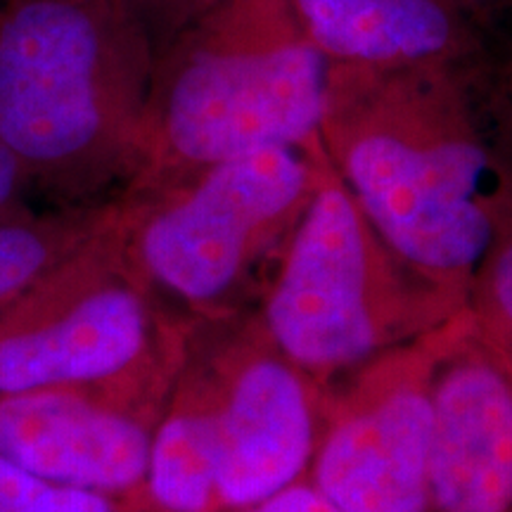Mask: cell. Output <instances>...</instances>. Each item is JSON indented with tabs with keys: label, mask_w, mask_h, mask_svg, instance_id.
I'll list each match as a JSON object with an SVG mask.
<instances>
[{
	"label": "cell",
	"mask_w": 512,
	"mask_h": 512,
	"mask_svg": "<svg viewBox=\"0 0 512 512\" xmlns=\"http://www.w3.org/2000/svg\"><path fill=\"white\" fill-rule=\"evenodd\" d=\"M110 207L31 209L0 219V318L105 221Z\"/></svg>",
	"instance_id": "4fadbf2b"
},
{
	"label": "cell",
	"mask_w": 512,
	"mask_h": 512,
	"mask_svg": "<svg viewBox=\"0 0 512 512\" xmlns=\"http://www.w3.org/2000/svg\"><path fill=\"white\" fill-rule=\"evenodd\" d=\"M330 64L399 67L451 62L477 69L482 29L458 0H290Z\"/></svg>",
	"instance_id": "8fae6325"
},
{
	"label": "cell",
	"mask_w": 512,
	"mask_h": 512,
	"mask_svg": "<svg viewBox=\"0 0 512 512\" xmlns=\"http://www.w3.org/2000/svg\"><path fill=\"white\" fill-rule=\"evenodd\" d=\"M157 320L128 261L119 202L0 318V394L150 380Z\"/></svg>",
	"instance_id": "5b68a950"
},
{
	"label": "cell",
	"mask_w": 512,
	"mask_h": 512,
	"mask_svg": "<svg viewBox=\"0 0 512 512\" xmlns=\"http://www.w3.org/2000/svg\"><path fill=\"white\" fill-rule=\"evenodd\" d=\"M0 512H117L110 496L69 489L0 458Z\"/></svg>",
	"instance_id": "9a60e30c"
},
{
	"label": "cell",
	"mask_w": 512,
	"mask_h": 512,
	"mask_svg": "<svg viewBox=\"0 0 512 512\" xmlns=\"http://www.w3.org/2000/svg\"><path fill=\"white\" fill-rule=\"evenodd\" d=\"M330 69L290 0H219L155 57L128 190L254 152L318 150Z\"/></svg>",
	"instance_id": "3957f363"
},
{
	"label": "cell",
	"mask_w": 512,
	"mask_h": 512,
	"mask_svg": "<svg viewBox=\"0 0 512 512\" xmlns=\"http://www.w3.org/2000/svg\"><path fill=\"white\" fill-rule=\"evenodd\" d=\"M458 3L482 31L489 27L496 17H501L505 10L512 8V0H458Z\"/></svg>",
	"instance_id": "ffe728a7"
},
{
	"label": "cell",
	"mask_w": 512,
	"mask_h": 512,
	"mask_svg": "<svg viewBox=\"0 0 512 512\" xmlns=\"http://www.w3.org/2000/svg\"><path fill=\"white\" fill-rule=\"evenodd\" d=\"M496 247L498 252L491 261L486 290H489V306L498 325V335L503 339L508 366L512 368V223L503 230Z\"/></svg>",
	"instance_id": "e0dca14e"
},
{
	"label": "cell",
	"mask_w": 512,
	"mask_h": 512,
	"mask_svg": "<svg viewBox=\"0 0 512 512\" xmlns=\"http://www.w3.org/2000/svg\"><path fill=\"white\" fill-rule=\"evenodd\" d=\"M266 323L280 351L309 370L349 368L377 347L370 226L330 159L294 221Z\"/></svg>",
	"instance_id": "8992f818"
},
{
	"label": "cell",
	"mask_w": 512,
	"mask_h": 512,
	"mask_svg": "<svg viewBox=\"0 0 512 512\" xmlns=\"http://www.w3.org/2000/svg\"><path fill=\"white\" fill-rule=\"evenodd\" d=\"M29 190L31 185L27 176H24L22 166H19L17 159L12 157V152L0 140V219L29 209L27 202H24Z\"/></svg>",
	"instance_id": "d6986e66"
},
{
	"label": "cell",
	"mask_w": 512,
	"mask_h": 512,
	"mask_svg": "<svg viewBox=\"0 0 512 512\" xmlns=\"http://www.w3.org/2000/svg\"><path fill=\"white\" fill-rule=\"evenodd\" d=\"M484 57L475 72L479 112L494 121V145L512 166V8L482 31Z\"/></svg>",
	"instance_id": "5bb4252c"
},
{
	"label": "cell",
	"mask_w": 512,
	"mask_h": 512,
	"mask_svg": "<svg viewBox=\"0 0 512 512\" xmlns=\"http://www.w3.org/2000/svg\"><path fill=\"white\" fill-rule=\"evenodd\" d=\"M325 162L323 147H278L128 190L119 202L128 261L178 302L197 309L219 302L249 252L297 219Z\"/></svg>",
	"instance_id": "277c9868"
},
{
	"label": "cell",
	"mask_w": 512,
	"mask_h": 512,
	"mask_svg": "<svg viewBox=\"0 0 512 512\" xmlns=\"http://www.w3.org/2000/svg\"><path fill=\"white\" fill-rule=\"evenodd\" d=\"M479 114L463 64L330 69L325 155L370 230L425 271H472L512 223V166Z\"/></svg>",
	"instance_id": "6da1fadb"
},
{
	"label": "cell",
	"mask_w": 512,
	"mask_h": 512,
	"mask_svg": "<svg viewBox=\"0 0 512 512\" xmlns=\"http://www.w3.org/2000/svg\"><path fill=\"white\" fill-rule=\"evenodd\" d=\"M214 411L219 508L240 510L294 484L313 456L304 382L285 363L254 361Z\"/></svg>",
	"instance_id": "9c48e42d"
},
{
	"label": "cell",
	"mask_w": 512,
	"mask_h": 512,
	"mask_svg": "<svg viewBox=\"0 0 512 512\" xmlns=\"http://www.w3.org/2000/svg\"><path fill=\"white\" fill-rule=\"evenodd\" d=\"M143 489L162 512H214L216 427L211 408L181 403L150 437Z\"/></svg>",
	"instance_id": "7c38bea8"
},
{
	"label": "cell",
	"mask_w": 512,
	"mask_h": 512,
	"mask_svg": "<svg viewBox=\"0 0 512 512\" xmlns=\"http://www.w3.org/2000/svg\"><path fill=\"white\" fill-rule=\"evenodd\" d=\"M126 3L138 17V22L143 24L157 57L178 34H183L219 0H126Z\"/></svg>",
	"instance_id": "2e32d148"
},
{
	"label": "cell",
	"mask_w": 512,
	"mask_h": 512,
	"mask_svg": "<svg viewBox=\"0 0 512 512\" xmlns=\"http://www.w3.org/2000/svg\"><path fill=\"white\" fill-rule=\"evenodd\" d=\"M430 451V396L399 389L330 432L313 486L342 512H427Z\"/></svg>",
	"instance_id": "30bf717a"
},
{
	"label": "cell",
	"mask_w": 512,
	"mask_h": 512,
	"mask_svg": "<svg viewBox=\"0 0 512 512\" xmlns=\"http://www.w3.org/2000/svg\"><path fill=\"white\" fill-rule=\"evenodd\" d=\"M432 401L430 494L439 512H512V368L465 358Z\"/></svg>",
	"instance_id": "ba28073f"
},
{
	"label": "cell",
	"mask_w": 512,
	"mask_h": 512,
	"mask_svg": "<svg viewBox=\"0 0 512 512\" xmlns=\"http://www.w3.org/2000/svg\"><path fill=\"white\" fill-rule=\"evenodd\" d=\"M147 382L0 394V458L69 489L114 496L143 489L155 425L133 411Z\"/></svg>",
	"instance_id": "52a82bcc"
},
{
	"label": "cell",
	"mask_w": 512,
	"mask_h": 512,
	"mask_svg": "<svg viewBox=\"0 0 512 512\" xmlns=\"http://www.w3.org/2000/svg\"><path fill=\"white\" fill-rule=\"evenodd\" d=\"M238 512H342L328 496H323L316 486L290 484L278 494L264 498V501L247 505Z\"/></svg>",
	"instance_id": "ac0fdd59"
},
{
	"label": "cell",
	"mask_w": 512,
	"mask_h": 512,
	"mask_svg": "<svg viewBox=\"0 0 512 512\" xmlns=\"http://www.w3.org/2000/svg\"><path fill=\"white\" fill-rule=\"evenodd\" d=\"M155 50L126 0H0V140L76 207L138 166Z\"/></svg>",
	"instance_id": "7a4b0ae2"
}]
</instances>
